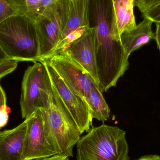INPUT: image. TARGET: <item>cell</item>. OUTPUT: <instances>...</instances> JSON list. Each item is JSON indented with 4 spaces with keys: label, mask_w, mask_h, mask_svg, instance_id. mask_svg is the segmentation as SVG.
Listing matches in <instances>:
<instances>
[{
    "label": "cell",
    "mask_w": 160,
    "mask_h": 160,
    "mask_svg": "<svg viewBox=\"0 0 160 160\" xmlns=\"http://www.w3.org/2000/svg\"><path fill=\"white\" fill-rule=\"evenodd\" d=\"M39 109L49 144L56 155L73 157V149L81 133L52 83L51 89Z\"/></svg>",
    "instance_id": "obj_1"
},
{
    "label": "cell",
    "mask_w": 160,
    "mask_h": 160,
    "mask_svg": "<svg viewBox=\"0 0 160 160\" xmlns=\"http://www.w3.org/2000/svg\"><path fill=\"white\" fill-rule=\"evenodd\" d=\"M126 132L102 124L92 128L77 144L76 160H129Z\"/></svg>",
    "instance_id": "obj_2"
},
{
    "label": "cell",
    "mask_w": 160,
    "mask_h": 160,
    "mask_svg": "<svg viewBox=\"0 0 160 160\" xmlns=\"http://www.w3.org/2000/svg\"><path fill=\"white\" fill-rule=\"evenodd\" d=\"M0 47L9 60L38 62L39 44L35 22L20 14L0 22Z\"/></svg>",
    "instance_id": "obj_3"
},
{
    "label": "cell",
    "mask_w": 160,
    "mask_h": 160,
    "mask_svg": "<svg viewBox=\"0 0 160 160\" xmlns=\"http://www.w3.org/2000/svg\"><path fill=\"white\" fill-rule=\"evenodd\" d=\"M69 5V0H58L45 8L35 22L39 44L38 62L53 54L66 24Z\"/></svg>",
    "instance_id": "obj_4"
},
{
    "label": "cell",
    "mask_w": 160,
    "mask_h": 160,
    "mask_svg": "<svg viewBox=\"0 0 160 160\" xmlns=\"http://www.w3.org/2000/svg\"><path fill=\"white\" fill-rule=\"evenodd\" d=\"M51 88V81L42 63L36 62L26 69L22 83L20 101L22 118H29L42 107L44 98Z\"/></svg>",
    "instance_id": "obj_5"
},
{
    "label": "cell",
    "mask_w": 160,
    "mask_h": 160,
    "mask_svg": "<svg viewBox=\"0 0 160 160\" xmlns=\"http://www.w3.org/2000/svg\"><path fill=\"white\" fill-rule=\"evenodd\" d=\"M39 62L45 66L52 85L74 119L80 133L82 134L89 131L93 118L86 101L70 89L47 61L41 60Z\"/></svg>",
    "instance_id": "obj_6"
},
{
    "label": "cell",
    "mask_w": 160,
    "mask_h": 160,
    "mask_svg": "<svg viewBox=\"0 0 160 160\" xmlns=\"http://www.w3.org/2000/svg\"><path fill=\"white\" fill-rule=\"evenodd\" d=\"M42 60L47 61L69 88L86 101L93 86L98 85L79 65L62 54L55 53Z\"/></svg>",
    "instance_id": "obj_7"
},
{
    "label": "cell",
    "mask_w": 160,
    "mask_h": 160,
    "mask_svg": "<svg viewBox=\"0 0 160 160\" xmlns=\"http://www.w3.org/2000/svg\"><path fill=\"white\" fill-rule=\"evenodd\" d=\"M55 53L62 54L74 61L99 86L95 54V32L92 27Z\"/></svg>",
    "instance_id": "obj_8"
},
{
    "label": "cell",
    "mask_w": 160,
    "mask_h": 160,
    "mask_svg": "<svg viewBox=\"0 0 160 160\" xmlns=\"http://www.w3.org/2000/svg\"><path fill=\"white\" fill-rule=\"evenodd\" d=\"M28 118L23 160L45 158L56 155L46 139L40 109Z\"/></svg>",
    "instance_id": "obj_9"
},
{
    "label": "cell",
    "mask_w": 160,
    "mask_h": 160,
    "mask_svg": "<svg viewBox=\"0 0 160 160\" xmlns=\"http://www.w3.org/2000/svg\"><path fill=\"white\" fill-rule=\"evenodd\" d=\"M28 120L14 128L0 132V160H23Z\"/></svg>",
    "instance_id": "obj_10"
},
{
    "label": "cell",
    "mask_w": 160,
    "mask_h": 160,
    "mask_svg": "<svg viewBox=\"0 0 160 160\" xmlns=\"http://www.w3.org/2000/svg\"><path fill=\"white\" fill-rule=\"evenodd\" d=\"M134 7L133 0L113 1L112 31L115 39L121 41L123 34L136 28Z\"/></svg>",
    "instance_id": "obj_11"
},
{
    "label": "cell",
    "mask_w": 160,
    "mask_h": 160,
    "mask_svg": "<svg viewBox=\"0 0 160 160\" xmlns=\"http://www.w3.org/2000/svg\"><path fill=\"white\" fill-rule=\"evenodd\" d=\"M153 23L152 21L143 18L136 28L121 36V42L129 56L133 52L149 44L151 40H155V33L152 29Z\"/></svg>",
    "instance_id": "obj_12"
},
{
    "label": "cell",
    "mask_w": 160,
    "mask_h": 160,
    "mask_svg": "<svg viewBox=\"0 0 160 160\" xmlns=\"http://www.w3.org/2000/svg\"><path fill=\"white\" fill-rule=\"evenodd\" d=\"M88 4V0H69L68 18L57 45L70 34L90 28Z\"/></svg>",
    "instance_id": "obj_13"
},
{
    "label": "cell",
    "mask_w": 160,
    "mask_h": 160,
    "mask_svg": "<svg viewBox=\"0 0 160 160\" xmlns=\"http://www.w3.org/2000/svg\"><path fill=\"white\" fill-rule=\"evenodd\" d=\"M92 118L104 122L110 117V109L98 85L92 87L86 100Z\"/></svg>",
    "instance_id": "obj_14"
},
{
    "label": "cell",
    "mask_w": 160,
    "mask_h": 160,
    "mask_svg": "<svg viewBox=\"0 0 160 160\" xmlns=\"http://www.w3.org/2000/svg\"><path fill=\"white\" fill-rule=\"evenodd\" d=\"M19 14L14 0H0V22Z\"/></svg>",
    "instance_id": "obj_15"
},
{
    "label": "cell",
    "mask_w": 160,
    "mask_h": 160,
    "mask_svg": "<svg viewBox=\"0 0 160 160\" xmlns=\"http://www.w3.org/2000/svg\"><path fill=\"white\" fill-rule=\"evenodd\" d=\"M142 17L155 23L160 22V0L148 8L142 14Z\"/></svg>",
    "instance_id": "obj_16"
},
{
    "label": "cell",
    "mask_w": 160,
    "mask_h": 160,
    "mask_svg": "<svg viewBox=\"0 0 160 160\" xmlns=\"http://www.w3.org/2000/svg\"><path fill=\"white\" fill-rule=\"evenodd\" d=\"M18 62L8 60L0 64V79L5 76L12 73L17 68Z\"/></svg>",
    "instance_id": "obj_17"
},
{
    "label": "cell",
    "mask_w": 160,
    "mask_h": 160,
    "mask_svg": "<svg viewBox=\"0 0 160 160\" xmlns=\"http://www.w3.org/2000/svg\"><path fill=\"white\" fill-rule=\"evenodd\" d=\"M158 1V0H133L134 7L138 8L142 14Z\"/></svg>",
    "instance_id": "obj_18"
},
{
    "label": "cell",
    "mask_w": 160,
    "mask_h": 160,
    "mask_svg": "<svg viewBox=\"0 0 160 160\" xmlns=\"http://www.w3.org/2000/svg\"><path fill=\"white\" fill-rule=\"evenodd\" d=\"M11 111L10 108L6 105L0 109V129L3 128L8 122V115Z\"/></svg>",
    "instance_id": "obj_19"
},
{
    "label": "cell",
    "mask_w": 160,
    "mask_h": 160,
    "mask_svg": "<svg viewBox=\"0 0 160 160\" xmlns=\"http://www.w3.org/2000/svg\"><path fill=\"white\" fill-rule=\"evenodd\" d=\"M156 26V32L155 33V40L157 42V46L160 52V22L155 23Z\"/></svg>",
    "instance_id": "obj_20"
},
{
    "label": "cell",
    "mask_w": 160,
    "mask_h": 160,
    "mask_svg": "<svg viewBox=\"0 0 160 160\" xmlns=\"http://www.w3.org/2000/svg\"><path fill=\"white\" fill-rule=\"evenodd\" d=\"M69 157L63 155H55L49 158L32 160H69Z\"/></svg>",
    "instance_id": "obj_21"
},
{
    "label": "cell",
    "mask_w": 160,
    "mask_h": 160,
    "mask_svg": "<svg viewBox=\"0 0 160 160\" xmlns=\"http://www.w3.org/2000/svg\"><path fill=\"white\" fill-rule=\"evenodd\" d=\"M7 98L5 93L0 84V109L4 105H7Z\"/></svg>",
    "instance_id": "obj_22"
},
{
    "label": "cell",
    "mask_w": 160,
    "mask_h": 160,
    "mask_svg": "<svg viewBox=\"0 0 160 160\" xmlns=\"http://www.w3.org/2000/svg\"><path fill=\"white\" fill-rule=\"evenodd\" d=\"M136 160H160V156L158 155H145Z\"/></svg>",
    "instance_id": "obj_23"
},
{
    "label": "cell",
    "mask_w": 160,
    "mask_h": 160,
    "mask_svg": "<svg viewBox=\"0 0 160 160\" xmlns=\"http://www.w3.org/2000/svg\"><path fill=\"white\" fill-rule=\"evenodd\" d=\"M58 0H41V3L44 9L56 2Z\"/></svg>",
    "instance_id": "obj_24"
},
{
    "label": "cell",
    "mask_w": 160,
    "mask_h": 160,
    "mask_svg": "<svg viewBox=\"0 0 160 160\" xmlns=\"http://www.w3.org/2000/svg\"><path fill=\"white\" fill-rule=\"evenodd\" d=\"M9 60L7 57L6 55L5 54L4 52L2 50L1 48L0 47V64L4 62H6V61Z\"/></svg>",
    "instance_id": "obj_25"
},
{
    "label": "cell",
    "mask_w": 160,
    "mask_h": 160,
    "mask_svg": "<svg viewBox=\"0 0 160 160\" xmlns=\"http://www.w3.org/2000/svg\"><path fill=\"white\" fill-rule=\"evenodd\" d=\"M113 1H115V0H113Z\"/></svg>",
    "instance_id": "obj_26"
},
{
    "label": "cell",
    "mask_w": 160,
    "mask_h": 160,
    "mask_svg": "<svg viewBox=\"0 0 160 160\" xmlns=\"http://www.w3.org/2000/svg\"><path fill=\"white\" fill-rule=\"evenodd\" d=\"M159 1V0H158V1Z\"/></svg>",
    "instance_id": "obj_27"
}]
</instances>
